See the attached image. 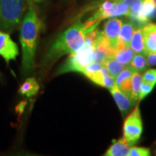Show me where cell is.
I'll list each match as a JSON object with an SVG mask.
<instances>
[{"label":"cell","mask_w":156,"mask_h":156,"mask_svg":"<svg viewBox=\"0 0 156 156\" xmlns=\"http://www.w3.org/2000/svg\"><path fill=\"white\" fill-rule=\"evenodd\" d=\"M95 62L94 46L85 42L79 49L70 54L67 59L60 66L56 75L71 73H80L83 71L87 64Z\"/></svg>","instance_id":"4"},{"label":"cell","mask_w":156,"mask_h":156,"mask_svg":"<svg viewBox=\"0 0 156 156\" xmlns=\"http://www.w3.org/2000/svg\"><path fill=\"white\" fill-rule=\"evenodd\" d=\"M143 126L139 106H136L134 110L128 115L123 126V138L133 146L137 143L141 137Z\"/></svg>","instance_id":"5"},{"label":"cell","mask_w":156,"mask_h":156,"mask_svg":"<svg viewBox=\"0 0 156 156\" xmlns=\"http://www.w3.org/2000/svg\"><path fill=\"white\" fill-rule=\"evenodd\" d=\"M155 153H156V151H155Z\"/></svg>","instance_id":"26"},{"label":"cell","mask_w":156,"mask_h":156,"mask_svg":"<svg viewBox=\"0 0 156 156\" xmlns=\"http://www.w3.org/2000/svg\"><path fill=\"white\" fill-rule=\"evenodd\" d=\"M134 30V25L130 20H127L122 23L116 42V48L117 50L129 47Z\"/></svg>","instance_id":"10"},{"label":"cell","mask_w":156,"mask_h":156,"mask_svg":"<svg viewBox=\"0 0 156 156\" xmlns=\"http://www.w3.org/2000/svg\"><path fill=\"white\" fill-rule=\"evenodd\" d=\"M154 1H155V9H154L153 14H152L151 20H156V0H154Z\"/></svg>","instance_id":"25"},{"label":"cell","mask_w":156,"mask_h":156,"mask_svg":"<svg viewBox=\"0 0 156 156\" xmlns=\"http://www.w3.org/2000/svg\"><path fill=\"white\" fill-rule=\"evenodd\" d=\"M155 85L149 84L145 82H142L140 86V96H139V101L143 100L148 95L152 92Z\"/></svg>","instance_id":"21"},{"label":"cell","mask_w":156,"mask_h":156,"mask_svg":"<svg viewBox=\"0 0 156 156\" xmlns=\"http://www.w3.org/2000/svg\"><path fill=\"white\" fill-rule=\"evenodd\" d=\"M132 95L131 99L134 105L139 101L140 86L142 83V77L140 73L134 71L132 74Z\"/></svg>","instance_id":"15"},{"label":"cell","mask_w":156,"mask_h":156,"mask_svg":"<svg viewBox=\"0 0 156 156\" xmlns=\"http://www.w3.org/2000/svg\"><path fill=\"white\" fill-rule=\"evenodd\" d=\"M145 54H156V24L147 23L142 28Z\"/></svg>","instance_id":"9"},{"label":"cell","mask_w":156,"mask_h":156,"mask_svg":"<svg viewBox=\"0 0 156 156\" xmlns=\"http://www.w3.org/2000/svg\"><path fill=\"white\" fill-rule=\"evenodd\" d=\"M85 23L80 20L64 31L52 44L44 59V66L49 65L66 54L79 49L85 44V34L89 32Z\"/></svg>","instance_id":"2"},{"label":"cell","mask_w":156,"mask_h":156,"mask_svg":"<svg viewBox=\"0 0 156 156\" xmlns=\"http://www.w3.org/2000/svg\"><path fill=\"white\" fill-rule=\"evenodd\" d=\"M131 77L126 78V79L124 80L119 85V87L122 92H124L126 95H127L129 97H130L131 98V95H132V80Z\"/></svg>","instance_id":"22"},{"label":"cell","mask_w":156,"mask_h":156,"mask_svg":"<svg viewBox=\"0 0 156 156\" xmlns=\"http://www.w3.org/2000/svg\"><path fill=\"white\" fill-rule=\"evenodd\" d=\"M129 47L136 54H145V45H144L142 28H135L130 41Z\"/></svg>","instance_id":"12"},{"label":"cell","mask_w":156,"mask_h":156,"mask_svg":"<svg viewBox=\"0 0 156 156\" xmlns=\"http://www.w3.org/2000/svg\"><path fill=\"white\" fill-rule=\"evenodd\" d=\"M25 0H0V28L11 32L20 25L25 10Z\"/></svg>","instance_id":"3"},{"label":"cell","mask_w":156,"mask_h":156,"mask_svg":"<svg viewBox=\"0 0 156 156\" xmlns=\"http://www.w3.org/2000/svg\"><path fill=\"white\" fill-rule=\"evenodd\" d=\"M19 55L17 45L7 33L0 31V56L8 63Z\"/></svg>","instance_id":"6"},{"label":"cell","mask_w":156,"mask_h":156,"mask_svg":"<svg viewBox=\"0 0 156 156\" xmlns=\"http://www.w3.org/2000/svg\"><path fill=\"white\" fill-rule=\"evenodd\" d=\"M122 23V20L115 17H111V19L105 23L104 30L103 32L113 47H116V46L117 39Z\"/></svg>","instance_id":"8"},{"label":"cell","mask_w":156,"mask_h":156,"mask_svg":"<svg viewBox=\"0 0 156 156\" xmlns=\"http://www.w3.org/2000/svg\"><path fill=\"white\" fill-rule=\"evenodd\" d=\"M134 56V51L130 47H126L123 49L116 50L114 58L123 65L127 66L131 62Z\"/></svg>","instance_id":"17"},{"label":"cell","mask_w":156,"mask_h":156,"mask_svg":"<svg viewBox=\"0 0 156 156\" xmlns=\"http://www.w3.org/2000/svg\"><path fill=\"white\" fill-rule=\"evenodd\" d=\"M38 90L39 85L36 79L34 77H30L25 80L24 83L21 85L19 89V93L21 95L29 98L36 95Z\"/></svg>","instance_id":"13"},{"label":"cell","mask_w":156,"mask_h":156,"mask_svg":"<svg viewBox=\"0 0 156 156\" xmlns=\"http://www.w3.org/2000/svg\"><path fill=\"white\" fill-rule=\"evenodd\" d=\"M142 82L152 84V85H156V69H146L143 75H142Z\"/></svg>","instance_id":"19"},{"label":"cell","mask_w":156,"mask_h":156,"mask_svg":"<svg viewBox=\"0 0 156 156\" xmlns=\"http://www.w3.org/2000/svg\"><path fill=\"white\" fill-rule=\"evenodd\" d=\"M110 92L116 105L118 106L122 116H126V115L130 112L132 107L134 106L132 99L124 92H122L117 85H115L112 89H111Z\"/></svg>","instance_id":"7"},{"label":"cell","mask_w":156,"mask_h":156,"mask_svg":"<svg viewBox=\"0 0 156 156\" xmlns=\"http://www.w3.org/2000/svg\"><path fill=\"white\" fill-rule=\"evenodd\" d=\"M29 7L20 26V41L22 47L23 73L28 75L34 68L37 43L40 31V21L34 8V4Z\"/></svg>","instance_id":"1"},{"label":"cell","mask_w":156,"mask_h":156,"mask_svg":"<svg viewBox=\"0 0 156 156\" xmlns=\"http://www.w3.org/2000/svg\"><path fill=\"white\" fill-rule=\"evenodd\" d=\"M103 67L106 68L108 70V73L110 74L112 77L116 79L119 74L121 71L125 67V66L123 65L118 61H116L114 58H107L101 62Z\"/></svg>","instance_id":"16"},{"label":"cell","mask_w":156,"mask_h":156,"mask_svg":"<svg viewBox=\"0 0 156 156\" xmlns=\"http://www.w3.org/2000/svg\"><path fill=\"white\" fill-rule=\"evenodd\" d=\"M151 151L147 147H140L132 146L128 156H149Z\"/></svg>","instance_id":"20"},{"label":"cell","mask_w":156,"mask_h":156,"mask_svg":"<svg viewBox=\"0 0 156 156\" xmlns=\"http://www.w3.org/2000/svg\"><path fill=\"white\" fill-rule=\"evenodd\" d=\"M146 58L149 67L151 66H156V54L147 53L145 54Z\"/></svg>","instance_id":"23"},{"label":"cell","mask_w":156,"mask_h":156,"mask_svg":"<svg viewBox=\"0 0 156 156\" xmlns=\"http://www.w3.org/2000/svg\"><path fill=\"white\" fill-rule=\"evenodd\" d=\"M134 70L132 69L129 66H125V67L123 69L121 73L119 74L116 78V85L117 86L120 85L121 83L124 80L126 79V78H129L132 77V74L134 73Z\"/></svg>","instance_id":"18"},{"label":"cell","mask_w":156,"mask_h":156,"mask_svg":"<svg viewBox=\"0 0 156 156\" xmlns=\"http://www.w3.org/2000/svg\"><path fill=\"white\" fill-rule=\"evenodd\" d=\"M134 71L138 73L145 72L149 67L145 54H136L129 64Z\"/></svg>","instance_id":"14"},{"label":"cell","mask_w":156,"mask_h":156,"mask_svg":"<svg viewBox=\"0 0 156 156\" xmlns=\"http://www.w3.org/2000/svg\"><path fill=\"white\" fill-rule=\"evenodd\" d=\"M132 145H130L124 138L113 142L107 150L104 155L106 156H126L129 155Z\"/></svg>","instance_id":"11"},{"label":"cell","mask_w":156,"mask_h":156,"mask_svg":"<svg viewBox=\"0 0 156 156\" xmlns=\"http://www.w3.org/2000/svg\"><path fill=\"white\" fill-rule=\"evenodd\" d=\"M28 4L32 3V4H35V3H41L44 0H25Z\"/></svg>","instance_id":"24"}]
</instances>
